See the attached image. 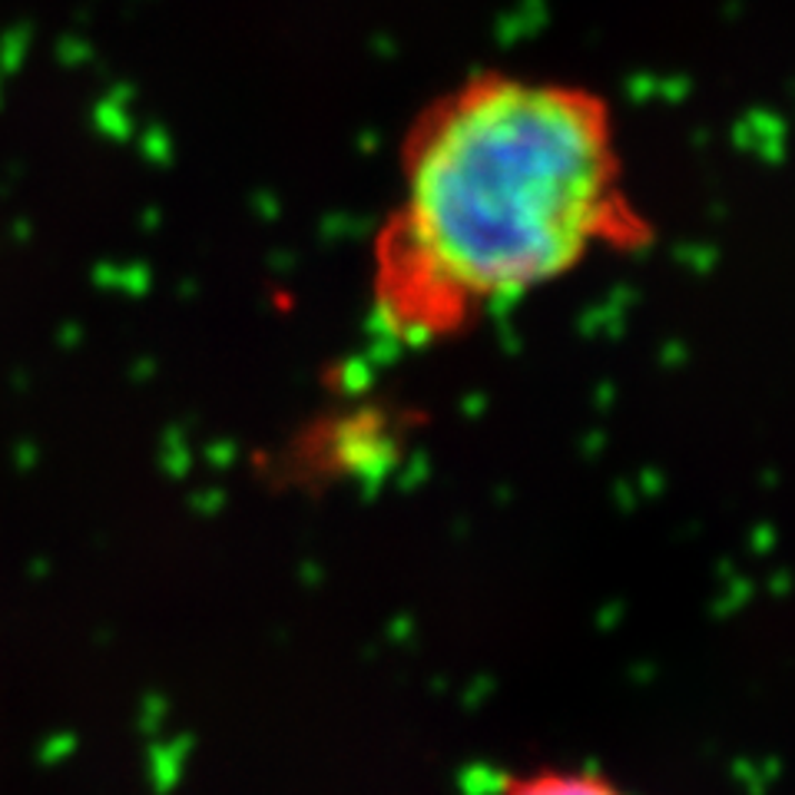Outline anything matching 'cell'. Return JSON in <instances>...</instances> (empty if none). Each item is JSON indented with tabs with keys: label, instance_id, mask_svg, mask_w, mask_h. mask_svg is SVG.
<instances>
[{
	"label": "cell",
	"instance_id": "cell-1",
	"mask_svg": "<svg viewBox=\"0 0 795 795\" xmlns=\"http://www.w3.org/2000/svg\"><path fill=\"white\" fill-rule=\"evenodd\" d=\"M640 239L607 100L563 80L474 73L404 136L372 298L398 338L431 342Z\"/></svg>",
	"mask_w": 795,
	"mask_h": 795
},
{
	"label": "cell",
	"instance_id": "cell-2",
	"mask_svg": "<svg viewBox=\"0 0 795 795\" xmlns=\"http://www.w3.org/2000/svg\"><path fill=\"white\" fill-rule=\"evenodd\" d=\"M511 795H627L610 786L600 773H570V776H540L533 783H518Z\"/></svg>",
	"mask_w": 795,
	"mask_h": 795
},
{
	"label": "cell",
	"instance_id": "cell-3",
	"mask_svg": "<svg viewBox=\"0 0 795 795\" xmlns=\"http://www.w3.org/2000/svg\"><path fill=\"white\" fill-rule=\"evenodd\" d=\"M518 779L491 763H471L458 773V795H511Z\"/></svg>",
	"mask_w": 795,
	"mask_h": 795
},
{
	"label": "cell",
	"instance_id": "cell-4",
	"mask_svg": "<svg viewBox=\"0 0 795 795\" xmlns=\"http://www.w3.org/2000/svg\"><path fill=\"white\" fill-rule=\"evenodd\" d=\"M183 776V753L179 749H156L153 759H149V783H153V793L169 795L176 789Z\"/></svg>",
	"mask_w": 795,
	"mask_h": 795
},
{
	"label": "cell",
	"instance_id": "cell-5",
	"mask_svg": "<svg viewBox=\"0 0 795 795\" xmlns=\"http://www.w3.org/2000/svg\"><path fill=\"white\" fill-rule=\"evenodd\" d=\"M73 753V739L70 736H57V739H47L43 749H40V759L43 766H57L60 759H67Z\"/></svg>",
	"mask_w": 795,
	"mask_h": 795
}]
</instances>
